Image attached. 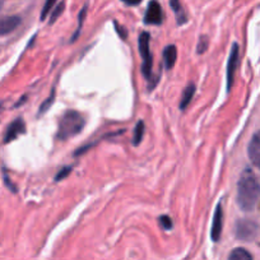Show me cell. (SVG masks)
Segmentation results:
<instances>
[{
  "label": "cell",
  "instance_id": "cell-15",
  "mask_svg": "<svg viewBox=\"0 0 260 260\" xmlns=\"http://www.w3.org/2000/svg\"><path fill=\"white\" fill-rule=\"evenodd\" d=\"M57 0H46V3H45L44 8H42V12H41V21H45L47 17V14L51 12L52 7L55 6V3H56Z\"/></svg>",
  "mask_w": 260,
  "mask_h": 260
},
{
  "label": "cell",
  "instance_id": "cell-9",
  "mask_svg": "<svg viewBox=\"0 0 260 260\" xmlns=\"http://www.w3.org/2000/svg\"><path fill=\"white\" fill-rule=\"evenodd\" d=\"M24 129H26V126H24L23 120L17 119L16 121L12 122V124L8 126V129H7L6 137H4V142H6V143H9V142L14 141L17 137L24 133Z\"/></svg>",
  "mask_w": 260,
  "mask_h": 260
},
{
  "label": "cell",
  "instance_id": "cell-7",
  "mask_svg": "<svg viewBox=\"0 0 260 260\" xmlns=\"http://www.w3.org/2000/svg\"><path fill=\"white\" fill-rule=\"evenodd\" d=\"M164 21V14H162V8L157 2H151L147 8L146 16H144V22L147 24H154L158 26Z\"/></svg>",
  "mask_w": 260,
  "mask_h": 260
},
{
  "label": "cell",
  "instance_id": "cell-25",
  "mask_svg": "<svg viewBox=\"0 0 260 260\" xmlns=\"http://www.w3.org/2000/svg\"><path fill=\"white\" fill-rule=\"evenodd\" d=\"M2 6H3V2H2V0H0V8H2Z\"/></svg>",
  "mask_w": 260,
  "mask_h": 260
},
{
  "label": "cell",
  "instance_id": "cell-4",
  "mask_svg": "<svg viewBox=\"0 0 260 260\" xmlns=\"http://www.w3.org/2000/svg\"><path fill=\"white\" fill-rule=\"evenodd\" d=\"M235 234L239 240L242 241H251L256 239L259 234V226L251 219H240L235 226Z\"/></svg>",
  "mask_w": 260,
  "mask_h": 260
},
{
  "label": "cell",
  "instance_id": "cell-10",
  "mask_svg": "<svg viewBox=\"0 0 260 260\" xmlns=\"http://www.w3.org/2000/svg\"><path fill=\"white\" fill-rule=\"evenodd\" d=\"M247 153H249L250 161L256 165L260 159V132L255 133L250 141L247 147Z\"/></svg>",
  "mask_w": 260,
  "mask_h": 260
},
{
  "label": "cell",
  "instance_id": "cell-16",
  "mask_svg": "<svg viewBox=\"0 0 260 260\" xmlns=\"http://www.w3.org/2000/svg\"><path fill=\"white\" fill-rule=\"evenodd\" d=\"M54 96H55V92L52 91L51 92V96H50L49 99H46V101H45L44 104L41 105V107H40V115L45 114V112H46L47 110L50 109V106H51L52 102H54Z\"/></svg>",
  "mask_w": 260,
  "mask_h": 260
},
{
  "label": "cell",
  "instance_id": "cell-21",
  "mask_svg": "<svg viewBox=\"0 0 260 260\" xmlns=\"http://www.w3.org/2000/svg\"><path fill=\"white\" fill-rule=\"evenodd\" d=\"M170 4H171V8L176 12L177 17L180 18V13L182 14V9H181V6H180L179 0H170Z\"/></svg>",
  "mask_w": 260,
  "mask_h": 260
},
{
  "label": "cell",
  "instance_id": "cell-17",
  "mask_svg": "<svg viewBox=\"0 0 260 260\" xmlns=\"http://www.w3.org/2000/svg\"><path fill=\"white\" fill-rule=\"evenodd\" d=\"M159 224L164 227V230H171L172 229V219L169 216H161L159 217Z\"/></svg>",
  "mask_w": 260,
  "mask_h": 260
},
{
  "label": "cell",
  "instance_id": "cell-2",
  "mask_svg": "<svg viewBox=\"0 0 260 260\" xmlns=\"http://www.w3.org/2000/svg\"><path fill=\"white\" fill-rule=\"evenodd\" d=\"M84 125H86L84 117L78 111L69 110L60 119L59 129H57V138L60 141H68V139L78 136L83 130Z\"/></svg>",
  "mask_w": 260,
  "mask_h": 260
},
{
  "label": "cell",
  "instance_id": "cell-24",
  "mask_svg": "<svg viewBox=\"0 0 260 260\" xmlns=\"http://www.w3.org/2000/svg\"><path fill=\"white\" fill-rule=\"evenodd\" d=\"M255 166H256V167H257V169H259V170H260V159H259V162H257V164H256V165H255Z\"/></svg>",
  "mask_w": 260,
  "mask_h": 260
},
{
  "label": "cell",
  "instance_id": "cell-5",
  "mask_svg": "<svg viewBox=\"0 0 260 260\" xmlns=\"http://www.w3.org/2000/svg\"><path fill=\"white\" fill-rule=\"evenodd\" d=\"M237 65H239V45L234 44L231 47V52H230L229 64H227V92L231 91L232 88Z\"/></svg>",
  "mask_w": 260,
  "mask_h": 260
},
{
  "label": "cell",
  "instance_id": "cell-20",
  "mask_svg": "<svg viewBox=\"0 0 260 260\" xmlns=\"http://www.w3.org/2000/svg\"><path fill=\"white\" fill-rule=\"evenodd\" d=\"M207 47H208V40L207 37H201V41L198 44V54H203Z\"/></svg>",
  "mask_w": 260,
  "mask_h": 260
},
{
  "label": "cell",
  "instance_id": "cell-13",
  "mask_svg": "<svg viewBox=\"0 0 260 260\" xmlns=\"http://www.w3.org/2000/svg\"><path fill=\"white\" fill-rule=\"evenodd\" d=\"M229 260H252V256L244 247H236L230 252Z\"/></svg>",
  "mask_w": 260,
  "mask_h": 260
},
{
  "label": "cell",
  "instance_id": "cell-11",
  "mask_svg": "<svg viewBox=\"0 0 260 260\" xmlns=\"http://www.w3.org/2000/svg\"><path fill=\"white\" fill-rule=\"evenodd\" d=\"M176 57H177L176 46H174V45H169V46L165 47L164 61H165V67H166V69L174 68L175 62H176Z\"/></svg>",
  "mask_w": 260,
  "mask_h": 260
},
{
  "label": "cell",
  "instance_id": "cell-1",
  "mask_svg": "<svg viewBox=\"0 0 260 260\" xmlns=\"http://www.w3.org/2000/svg\"><path fill=\"white\" fill-rule=\"evenodd\" d=\"M260 198V184L250 169H245L237 182V204L245 212L255 208Z\"/></svg>",
  "mask_w": 260,
  "mask_h": 260
},
{
  "label": "cell",
  "instance_id": "cell-14",
  "mask_svg": "<svg viewBox=\"0 0 260 260\" xmlns=\"http://www.w3.org/2000/svg\"><path fill=\"white\" fill-rule=\"evenodd\" d=\"M144 130H146V126H144L143 121H139L137 124L136 129H134V134H133V144L134 146H138V144L142 143L144 137Z\"/></svg>",
  "mask_w": 260,
  "mask_h": 260
},
{
  "label": "cell",
  "instance_id": "cell-23",
  "mask_svg": "<svg viewBox=\"0 0 260 260\" xmlns=\"http://www.w3.org/2000/svg\"><path fill=\"white\" fill-rule=\"evenodd\" d=\"M115 26H116V31L119 32V35H121L122 39H125V37H126V32H125L124 29H122V27H119V26H117V24H115Z\"/></svg>",
  "mask_w": 260,
  "mask_h": 260
},
{
  "label": "cell",
  "instance_id": "cell-19",
  "mask_svg": "<svg viewBox=\"0 0 260 260\" xmlns=\"http://www.w3.org/2000/svg\"><path fill=\"white\" fill-rule=\"evenodd\" d=\"M72 171V167H64V169L61 170V171L57 172V175L55 176V181H60V180L65 179V177L68 176L69 174H71Z\"/></svg>",
  "mask_w": 260,
  "mask_h": 260
},
{
  "label": "cell",
  "instance_id": "cell-3",
  "mask_svg": "<svg viewBox=\"0 0 260 260\" xmlns=\"http://www.w3.org/2000/svg\"><path fill=\"white\" fill-rule=\"evenodd\" d=\"M149 41H151V36L148 32H142L139 35L138 46L139 54L142 56V73L146 78H151L152 68H153V59H152Z\"/></svg>",
  "mask_w": 260,
  "mask_h": 260
},
{
  "label": "cell",
  "instance_id": "cell-8",
  "mask_svg": "<svg viewBox=\"0 0 260 260\" xmlns=\"http://www.w3.org/2000/svg\"><path fill=\"white\" fill-rule=\"evenodd\" d=\"M21 23V18L17 16H9L0 18V36L12 34Z\"/></svg>",
  "mask_w": 260,
  "mask_h": 260
},
{
  "label": "cell",
  "instance_id": "cell-12",
  "mask_svg": "<svg viewBox=\"0 0 260 260\" xmlns=\"http://www.w3.org/2000/svg\"><path fill=\"white\" fill-rule=\"evenodd\" d=\"M195 94V84L194 83H190L186 88L184 89L181 94V101H180V110H185L187 106L190 105L191 102L192 97Z\"/></svg>",
  "mask_w": 260,
  "mask_h": 260
},
{
  "label": "cell",
  "instance_id": "cell-22",
  "mask_svg": "<svg viewBox=\"0 0 260 260\" xmlns=\"http://www.w3.org/2000/svg\"><path fill=\"white\" fill-rule=\"evenodd\" d=\"M122 2H124V3H126L127 6H138L142 0H122Z\"/></svg>",
  "mask_w": 260,
  "mask_h": 260
},
{
  "label": "cell",
  "instance_id": "cell-6",
  "mask_svg": "<svg viewBox=\"0 0 260 260\" xmlns=\"http://www.w3.org/2000/svg\"><path fill=\"white\" fill-rule=\"evenodd\" d=\"M222 229H223V209H222V204L219 203L216 207V211H214L211 230V237L214 242H218L219 239H221Z\"/></svg>",
  "mask_w": 260,
  "mask_h": 260
},
{
  "label": "cell",
  "instance_id": "cell-18",
  "mask_svg": "<svg viewBox=\"0 0 260 260\" xmlns=\"http://www.w3.org/2000/svg\"><path fill=\"white\" fill-rule=\"evenodd\" d=\"M64 8H65V4L64 3H60V6L57 7V8L54 11V13L51 14V18H50V23L52 24L55 21H56L57 18H59L60 16H61V13H62V11H64Z\"/></svg>",
  "mask_w": 260,
  "mask_h": 260
}]
</instances>
